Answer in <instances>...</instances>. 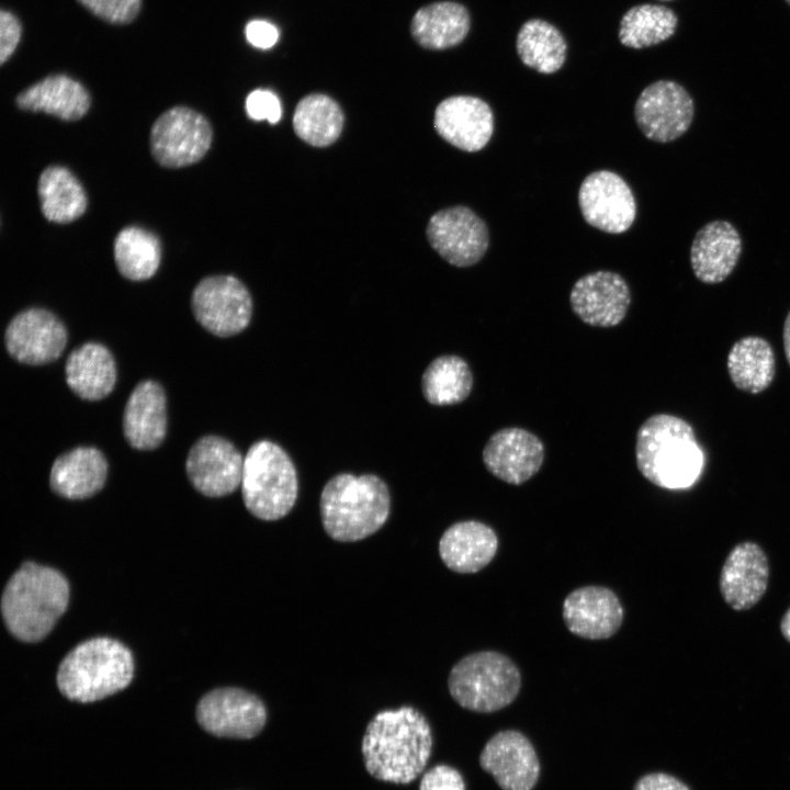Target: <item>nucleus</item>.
I'll return each mask as SVG.
<instances>
[{"label": "nucleus", "mask_w": 790, "mask_h": 790, "mask_svg": "<svg viewBox=\"0 0 790 790\" xmlns=\"http://www.w3.org/2000/svg\"><path fill=\"white\" fill-rule=\"evenodd\" d=\"M432 749L430 724L408 706L380 711L366 726L362 755L375 779L407 785L426 768Z\"/></svg>", "instance_id": "obj_1"}, {"label": "nucleus", "mask_w": 790, "mask_h": 790, "mask_svg": "<svg viewBox=\"0 0 790 790\" xmlns=\"http://www.w3.org/2000/svg\"><path fill=\"white\" fill-rule=\"evenodd\" d=\"M635 462L641 475L653 485L682 489L698 479L704 456L692 426L678 416L661 413L640 426Z\"/></svg>", "instance_id": "obj_2"}, {"label": "nucleus", "mask_w": 790, "mask_h": 790, "mask_svg": "<svg viewBox=\"0 0 790 790\" xmlns=\"http://www.w3.org/2000/svg\"><path fill=\"white\" fill-rule=\"evenodd\" d=\"M68 602L69 585L60 572L25 562L4 587L1 614L15 639L35 643L53 630Z\"/></svg>", "instance_id": "obj_3"}, {"label": "nucleus", "mask_w": 790, "mask_h": 790, "mask_svg": "<svg viewBox=\"0 0 790 790\" xmlns=\"http://www.w3.org/2000/svg\"><path fill=\"white\" fill-rule=\"evenodd\" d=\"M319 508L323 527L331 539L354 542L383 527L391 496L385 482L374 474L340 473L325 484Z\"/></svg>", "instance_id": "obj_4"}, {"label": "nucleus", "mask_w": 790, "mask_h": 790, "mask_svg": "<svg viewBox=\"0 0 790 790\" xmlns=\"http://www.w3.org/2000/svg\"><path fill=\"white\" fill-rule=\"evenodd\" d=\"M134 675L132 652L117 640L99 636L72 648L59 664L56 682L67 699L87 703L125 689Z\"/></svg>", "instance_id": "obj_5"}, {"label": "nucleus", "mask_w": 790, "mask_h": 790, "mask_svg": "<svg viewBox=\"0 0 790 790\" xmlns=\"http://www.w3.org/2000/svg\"><path fill=\"white\" fill-rule=\"evenodd\" d=\"M240 486L247 510L264 521L286 516L298 493L292 460L279 444L269 440H259L249 448Z\"/></svg>", "instance_id": "obj_6"}, {"label": "nucleus", "mask_w": 790, "mask_h": 790, "mask_svg": "<svg viewBox=\"0 0 790 790\" xmlns=\"http://www.w3.org/2000/svg\"><path fill=\"white\" fill-rule=\"evenodd\" d=\"M521 676L516 664L495 651L466 655L451 669L448 687L464 709L490 713L509 706L518 696Z\"/></svg>", "instance_id": "obj_7"}, {"label": "nucleus", "mask_w": 790, "mask_h": 790, "mask_svg": "<svg viewBox=\"0 0 790 790\" xmlns=\"http://www.w3.org/2000/svg\"><path fill=\"white\" fill-rule=\"evenodd\" d=\"M212 137L211 124L203 114L187 106H173L153 124L150 151L162 167H187L205 156Z\"/></svg>", "instance_id": "obj_8"}, {"label": "nucleus", "mask_w": 790, "mask_h": 790, "mask_svg": "<svg viewBox=\"0 0 790 790\" xmlns=\"http://www.w3.org/2000/svg\"><path fill=\"white\" fill-rule=\"evenodd\" d=\"M191 307L195 319L208 332L230 337L242 331L252 315V300L246 285L233 275H212L194 287Z\"/></svg>", "instance_id": "obj_9"}, {"label": "nucleus", "mask_w": 790, "mask_h": 790, "mask_svg": "<svg viewBox=\"0 0 790 790\" xmlns=\"http://www.w3.org/2000/svg\"><path fill=\"white\" fill-rule=\"evenodd\" d=\"M426 234L439 256L459 268L476 264L489 246L485 221L464 205L436 212L428 222Z\"/></svg>", "instance_id": "obj_10"}, {"label": "nucleus", "mask_w": 790, "mask_h": 790, "mask_svg": "<svg viewBox=\"0 0 790 790\" xmlns=\"http://www.w3.org/2000/svg\"><path fill=\"white\" fill-rule=\"evenodd\" d=\"M695 116L690 93L673 80L648 84L634 105V119L642 134L656 143H669L682 136Z\"/></svg>", "instance_id": "obj_11"}, {"label": "nucleus", "mask_w": 790, "mask_h": 790, "mask_svg": "<svg viewBox=\"0 0 790 790\" xmlns=\"http://www.w3.org/2000/svg\"><path fill=\"white\" fill-rule=\"evenodd\" d=\"M196 720L207 733L218 737L252 738L267 721L262 700L241 688H216L201 698Z\"/></svg>", "instance_id": "obj_12"}, {"label": "nucleus", "mask_w": 790, "mask_h": 790, "mask_svg": "<svg viewBox=\"0 0 790 790\" xmlns=\"http://www.w3.org/2000/svg\"><path fill=\"white\" fill-rule=\"evenodd\" d=\"M578 205L587 224L608 234L627 232L636 216L631 188L609 170L594 171L583 180Z\"/></svg>", "instance_id": "obj_13"}, {"label": "nucleus", "mask_w": 790, "mask_h": 790, "mask_svg": "<svg viewBox=\"0 0 790 790\" xmlns=\"http://www.w3.org/2000/svg\"><path fill=\"white\" fill-rule=\"evenodd\" d=\"M67 329L52 312L32 307L18 313L8 324L4 345L16 361L41 365L55 361L67 345Z\"/></svg>", "instance_id": "obj_14"}, {"label": "nucleus", "mask_w": 790, "mask_h": 790, "mask_svg": "<svg viewBox=\"0 0 790 790\" xmlns=\"http://www.w3.org/2000/svg\"><path fill=\"white\" fill-rule=\"evenodd\" d=\"M244 460L230 441L210 435L193 443L187 456L185 471L199 493L207 497H223L241 484Z\"/></svg>", "instance_id": "obj_15"}, {"label": "nucleus", "mask_w": 790, "mask_h": 790, "mask_svg": "<svg viewBox=\"0 0 790 790\" xmlns=\"http://www.w3.org/2000/svg\"><path fill=\"white\" fill-rule=\"evenodd\" d=\"M631 291L617 272L599 270L579 278L569 293L573 313L586 325L610 328L627 316Z\"/></svg>", "instance_id": "obj_16"}, {"label": "nucleus", "mask_w": 790, "mask_h": 790, "mask_svg": "<svg viewBox=\"0 0 790 790\" xmlns=\"http://www.w3.org/2000/svg\"><path fill=\"white\" fill-rule=\"evenodd\" d=\"M479 765L503 790H532L541 771L532 743L517 730L494 734L481 752Z\"/></svg>", "instance_id": "obj_17"}, {"label": "nucleus", "mask_w": 790, "mask_h": 790, "mask_svg": "<svg viewBox=\"0 0 790 790\" xmlns=\"http://www.w3.org/2000/svg\"><path fill=\"white\" fill-rule=\"evenodd\" d=\"M544 454V444L538 436L520 427H507L489 437L482 460L498 479L521 485L540 471Z\"/></svg>", "instance_id": "obj_18"}, {"label": "nucleus", "mask_w": 790, "mask_h": 790, "mask_svg": "<svg viewBox=\"0 0 790 790\" xmlns=\"http://www.w3.org/2000/svg\"><path fill=\"white\" fill-rule=\"evenodd\" d=\"M438 135L452 146L469 153L483 149L494 132V114L487 102L473 95H452L435 111Z\"/></svg>", "instance_id": "obj_19"}, {"label": "nucleus", "mask_w": 790, "mask_h": 790, "mask_svg": "<svg viewBox=\"0 0 790 790\" xmlns=\"http://www.w3.org/2000/svg\"><path fill=\"white\" fill-rule=\"evenodd\" d=\"M769 582V561L755 542L736 544L727 554L719 579L726 605L736 611L753 608L765 595Z\"/></svg>", "instance_id": "obj_20"}, {"label": "nucleus", "mask_w": 790, "mask_h": 790, "mask_svg": "<svg viewBox=\"0 0 790 790\" xmlns=\"http://www.w3.org/2000/svg\"><path fill=\"white\" fill-rule=\"evenodd\" d=\"M563 619L573 634L602 640L612 636L621 627L623 608L609 588L585 586L567 595L563 602Z\"/></svg>", "instance_id": "obj_21"}, {"label": "nucleus", "mask_w": 790, "mask_h": 790, "mask_svg": "<svg viewBox=\"0 0 790 790\" xmlns=\"http://www.w3.org/2000/svg\"><path fill=\"white\" fill-rule=\"evenodd\" d=\"M742 253V238L733 224L716 219L703 225L690 248L695 276L706 284L723 282L735 269Z\"/></svg>", "instance_id": "obj_22"}, {"label": "nucleus", "mask_w": 790, "mask_h": 790, "mask_svg": "<svg viewBox=\"0 0 790 790\" xmlns=\"http://www.w3.org/2000/svg\"><path fill=\"white\" fill-rule=\"evenodd\" d=\"M167 398L153 380L139 382L123 413V433L128 444L142 451L158 448L167 435Z\"/></svg>", "instance_id": "obj_23"}, {"label": "nucleus", "mask_w": 790, "mask_h": 790, "mask_svg": "<svg viewBox=\"0 0 790 790\" xmlns=\"http://www.w3.org/2000/svg\"><path fill=\"white\" fill-rule=\"evenodd\" d=\"M498 549L496 532L476 520L453 523L441 535L439 554L444 565L460 574H472L484 568Z\"/></svg>", "instance_id": "obj_24"}, {"label": "nucleus", "mask_w": 790, "mask_h": 790, "mask_svg": "<svg viewBox=\"0 0 790 790\" xmlns=\"http://www.w3.org/2000/svg\"><path fill=\"white\" fill-rule=\"evenodd\" d=\"M106 475L108 462L99 449L77 447L54 461L49 485L64 498L84 499L103 488Z\"/></svg>", "instance_id": "obj_25"}, {"label": "nucleus", "mask_w": 790, "mask_h": 790, "mask_svg": "<svg viewBox=\"0 0 790 790\" xmlns=\"http://www.w3.org/2000/svg\"><path fill=\"white\" fill-rule=\"evenodd\" d=\"M24 111L44 112L64 121L81 119L90 108V94L77 80L52 75L26 88L16 97Z\"/></svg>", "instance_id": "obj_26"}, {"label": "nucleus", "mask_w": 790, "mask_h": 790, "mask_svg": "<svg viewBox=\"0 0 790 790\" xmlns=\"http://www.w3.org/2000/svg\"><path fill=\"white\" fill-rule=\"evenodd\" d=\"M66 382L80 398L99 400L116 383V364L111 351L99 342H86L74 349L65 364Z\"/></svg>", "instance_id": "obj_27"}, {"label": "nucleus", "mask_w": 790, "mask_h": 790, "mask_svg": "<svg viewBox=\"0 0 790 790\" xmlns=\"http://www.w3.org/2000/svg\"><path fill=\"white\" fill-rule=\"evenodd\" d=\"M726 368L737 390L759 394L766 391L775 379V351L769 341L763 337H742L731 347Z\"/></svg>", "instance_id": "obj_28"}, {"label": "nucleus", "mask_w": 790, "mask_h": 790, "mask_svg": "<svg viewBox=\"0 0 790 790\" xmlns=\"http://www.w3.org/2000/svg\"><path fill=\"white\" fill-rule=\"evenodd\" d=\"M466 8L458 2L441 1L420 8L411 21V34L428 49H447L460 44L470 31Z\"/></svg>", "instance_id": "obj_29"}, {"label": "nucleus", "mask_w": 790, "mask_h": 790, "mask_svg": "<svg viewBox=\"0 0 790 790\" xmlns=\"http://www.w3.org/2000/svg\"><path fill=\"white\" fill-rule=\"evenodd\" d=\"M41 211L46 219L66 224L79 218L87 208L86 191L66 167L49 166L37 183Z\"/></svg>", "instance_id": "obj_30"}, {"label": "nucleus", "mask_w": 790, "mask_h": 790, "mask_svg": "<svg viewBox=\"0 0 790 790\" xmlns=\"http://www.w3.org/2000/svg\"><path fill=\"white\" fill-rule=\"evenodd\" d=\"M516 48L527 67L545 75L560 70L567 55V44L562 33L541 19H531L522 24L517 34Z\"/></svg>", "instance_id": "obj_31"}, {"label": "nucleus", "mask_w": 790, "mask_h": 790, "mask_svg": "<svg viewBox=\"0 0 790 790\" xmlns=\"http://www.w3.org/2000/svg\"><path fill=\"white\" fill-rule=\"evenodd\" d=\"M473 373L469 363L455 354L433 359L421 377V391L426 400L437 406L464 402L472 392Z\"/></svg>", "instance_id": "obj_32"}, {"label": "nucleus", "mask_w": 790, "mask_h": 790, "mask_svg": "<svg viewBox=\"0 0 790 790\" xmlns=\"http://www.w3.org/2000/svg\"><path fill=\"white\" fill-rule=\"evenodd\" d=\"M343 113L339 104L328 95L314 93L304 97L293 115L295 134L315 147L335 143L343 127Z\"/></svg>", "instance_id": "obj_33"}, {"label": "nucleus", "mask_w": 790, "mask_h": 790, "mask_svg": "<svg viewBox=\"0 0 790 790\" xmlns=\"http://www.w3.org/2000/svg\"><path fill=\"white\" fill-rule=\"evenodd\" d=\"M113 250L119 272L128 280H148L159 268L161 259L159 238L143 227L127 226L120 230Z\"/></svg>", "instance_id": "obj_34"}, {"label": "nucleus", "mask_w": 790, "mask_h": 790, "mask_svg": "<svg viewBox=\"0 0 790 790\" xmlns=\"http://www.w3.org/2000/svg\"><path fill=\"white\" fill-rule=\"evenodd\" d=\"M678 24L677 14L665 5L644 3L630 8L619 25V40L630 48L641 49L670 38Z\"/></svg>", "instance_id": "obj_35"}, {"label": "nucleus", "mask_w": 790, "mask_h": 790, "mask_svg": "<svg viewBox=\"0 0 790 790\" xmlns=\"http://www.w3.org/2000/svg\"><path fill=\"white\" fill-rule=\"evenodd\" d=\"M98 18L113 24L132 22L138 14L142 0H78Z\"/></svg>", "instance_id": "obj_36"}, {"label": "nucleus", "mask_w": 790, "mask_h": 790, "mask_svg": "<svg viewBox=\"0 0 790 790\" xmlns=\"http://www.w3.org/2000/svg\"><path fill=\"white\" fill-rule=\"evenodd\" d=\"M245 109L250 119L268 120L271 124L278 123L282 116V105L278 95L266 89L250 92L246 99Z\"/></svg>", "instance_id": "obj_37"}, {"label": "nucleus", "mask_w": 790, "mask_h": 790, "mask_svg": "<svg viewBox=\"0 0 790 790\" xmlns=\"http://www.w3.org/2000/svg\"><path fill=\"white\" fill-rule=\"evenodd\" d=\"M419 790H465V781L455 768L441 764L424 774Z\"/></svg>", "instance_id": "obj_38"}, {"label": "nucleus", "mask_w": 790, "mask_h": 790, "mask_svg": "<svg viewBox=\"0 0 790 790\" xmlns=\"http://www.w3.org/2000/svg\"><path fill=\"white\" fill-rule=\"evenodd\" d=\"M22 27L18 18L9 11L0 12V63L4 64L15 50Z\"/></svg>", "instance_id": "obj_39"}, {"label": "nucleus", "mask_w": 790, "mask_h": 790, "mask_svg": "<svg viewBox=\"0 0 790 790\" xmlns=\"http://www.w3.org/2000/svg\"><path fill=\"white\" fill-rule=\"evenodd\" d=\"M247 41L255 47L268 49L279 40L278 29L264 20H252L245 27Z\"/></svg>", "instance_id": "obj_40"}, {"label": "nucleus", "mask_w": 790, "mask_h": 790, "mask_svg": "<svg viewBox=\"0 0 790 790\" xmlns=\"http://www.w3.org/2000/svg\"><path fill=\"white\" fill-rule=\"evenodd\" d=\"M633 790H690V788L677 777L658 771L643 775L635 782Z\"/></svg>", "instance_id": "obj_41"}, {"label": "nucleus", "mask_w": 790, "mask_h": 790, "mask_svg": "<svg viewBox=\"0 0 790 790\" xmlns=\"http://www.w3.org/2000/svg\"><path fill=\"white\" fill-rule=\"evenodd\" d=\"M782 341H783L785 356H786L787 362L790 366V311L788 312L785 323H783Z\"/></svg>", "instance_id": "obj_42"}, {"label": "nucleus", "mask_w": 790, "mask_h": 790, "mask_svg": "<svg viewBox=\"0 0 790 790\" xmlns=\"http://www.w3.org/2000/svg\"><path fill=\"white\" fill-rule=\"evenodd\" d=\"M780 631L782 636L790 643V607L780 621Z\"/></svg>", "instance_id": "obj_43"}, {"label": "nucleus", "mask_w": 790, "mask_h": 790, "mask_svg": "<svg viewBox=\"0 0 790 790\" xmlns=\"http://www.w3.org/2000/svg\"><path fill=\"white\" fill-rule=\"evenodd\" d=\"M786 2L790 5V0H786Z\"/></svg>", "instance_id": "obj_44"}, {"label": "nucleus", "mask_w": 790, "mask_h": 790, "mask_svg": "<svg viewBox=\"0 0 790 790\" xmlns=\"http://www.w3.org/2000/svg\"><path fill=\"white\" fill-rule=\"evenodd\" d=\"M662 1H670V0H662Z\"/></svg>", "instance_id": "obj_45"}]
</instances>
